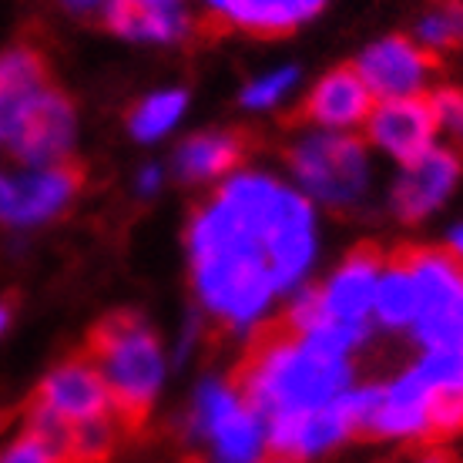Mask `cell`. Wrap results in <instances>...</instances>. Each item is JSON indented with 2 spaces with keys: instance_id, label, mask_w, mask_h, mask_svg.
Here are the masks:
<instances>
[{
  "instance_id": "obj_1",
  "label": "cell",
  "mask_w": 463,
  "mask_h": 463,
  "mask_svg": "<svg viewBox=\"0 0 463 463\" xmlns=\"http://www.w3.org/2000/svg\"><path fill=\"white\" fill-rule=\"evenodd\" d=\"M279 188L269 175L232 172L188 229L198 299L232 333H252L279 296L266 252Z\"/></svg>"
},
{
  "instance_id": "obj_2",
  "label": "cell",
  "mask_w": 463,
  "mask_h": 463,
  "mask_svg": "<svg viewBox=\"0 0 463 463\" xmlns=\"http://www.w3.org/2000/svg\"><path fill=\"white\" fill-rule=\"evenodd\" d=\"M232 383L245 403L269 423L286 413L333 403L349 386H356V373L349 356L329 353L309 339L286 333L282 326H272L249 346Z\"/></svg>"
},
{
  "instance_id": "obj_3",
  "label": "cell",
  "mask_w": 463,
  "mask_h": 463,
  "mask_svg": "<svg viewBox=\"0 0 463 463\" xmlns=\"http://www.w3.org/2000/svg\"><path fill=\"white\" fill-rule=\"evenodd\" d=\"M88 356L105 380L118 417L138 423L165 383V349L148 323L131 313L108 316L91 333Z\"/></svg>"
},
{
  "instance_id": "obj_4",
  "label": "cell",
  "mask_w": 463,
  "mask_h": 463,
  "mask_svg": "<svg viewBox=\"0 0 463 463\" xmlns=\"http://www.w3.org/2000/svg\"><path fill=\"white\" fill-rule=\"evenodd\" d=\"M289 168L302 195L329 209H353L370 192V151L356 135L313 128L292 141Z\"/></svg>"
},
{
  "instance_id": "obj_5",
  "label": "cell",
  "mask_w": 463,
  "mask_h": 463,
  "mask_svg": "<svg viewBox=\"0 0 463 463\" xmlns=\"http://www.w3.org/2000/svg\"><path fill=\"white\" fill-rule=\"evenodd\" d=\"M376 403H380V383H366V386H349L333 403L269 420V457L306 463L336 450L353 433H366Z\"/></svg>"
},
{
  "instance_id": "obj_6",
  "label": "cell",
  "mask_w": 463,
  "mask_h": 463,
  "mask_svg": "<svg viewBox=\"0 0 463 463\" xmlns=\"http://www.w3.org/2000/svg\"><path fill=\"white\" fill-rule=\"evenodd\" d=\"M192 433L205 440L212 463H262L269 457V423L235 383L202 380L192 400Z\"/></svg>"
},
{
  "instance_id": "obj_7",
  "label": "cell",
  "mask_w": 463,
  "mask_h": 463,
  "mask_svg": "<svg viewBox=\"0 0 463 463\" xmlns=\"http://www.w3.org/2000/svg\"><path fill=\"white\" fill-rule=\"evenodd\" d=\"M403 259L420 289L417 319L410 326L417 343L423 349L463 343V262L443 249H413Z\"/></svg>"
},
{
  "instance_id": "obj_8",
  "label": "cell",
  "mask_w": 463,
  "mask_h": 463,
  "mask_svg": "<svg viewBox=\"0 0 463 463\" xmlns=\"http://www.w3.org/2000/svg\"><path fill=\"white\" fill-rule=\"evenodd\" d=\"M78 165H51L21 175L0 172V225H41L68 209L81 192Z\"/></svg>"
},
{
  "instance_id": "obj_9",
  "label": "cell",
  "mask_w": 463,
  "mask_h": 463,
  "mask_svg": "<svg viewBox=\"0 0 463 463\" xmlns=\"http://www.w3.org/2000/svg\"><path fill=\"white\" fill-rule=\"evenodd\" d=\"M353 68L370 88L373 101L423 98L433 78V54H427L410 37H383L363 51V58Z\"/></svg>"
},
{
  "instance_id": "obj_10",
  "label": "cell",
  "mask_w": 463,
  "mask_h": 463,
  "mask_svg": "<svg viewBox=\"0 0 463 463\" xmlns=\"http://www.w3.org/2000/svg\"><path fill=\"white\" fill-rule=\"evenodd\" d=\"M74 131H78V121H74L71 98L58 88H47L37 98V105L27 111L7 148L27 168H51V165L68 162L74 148Z\"/></svg>"
},
{
  "instance_id": "obj_11",
  "label": "cell",
  "mask_w": 463,
  "mask_h": 463,
  "mask_svg": "<svg viewBox=\"0 0 463 463\" xmlns=\"http://www.w3.org/2000/svg\"><path fill=\"white\" fill-rule=\"evenodd\" d=\"M463 172L460 155L443 145H433L420 158L406 162L390 188V209L403 222L427 219L430 212H437L450 198Z\"/></svg>"
},
{
  "instance_id": "obj_12",
  "label": "cell",
  "mask_w": 463,
  "mask_h": 463,
  "mask_svg": "<svg viewBox=\"0 0 463 463\" xmlns=\"http://www.w3.org/2000/svg\"><path fill=\"white\" fill-rule=\"evenodd\" d=\"M34 403L51 410L54 417H61L71 427L115 413L111 393H108L105 380H101V373H98V366H94V359L88 353L64 359L61 366L47 373L44 383L37 386Z\"/></svg>"
},
{
  "instance_id": "obj_13",
  "label": "cell",
  "mask_w": 463,
  "mask_h": 463,
  "mask_svg": "<svg viewBox=\"0 0 463 463\" xmlns=\"http://www.w3.org/2000/svg\"><path fill=\"white\" fill-rule=\"evenodd\" d=\"M363 128H366V138L373 148L396 158L400 165L413 162L437 145V128H433L427 98L376 101Z\"/></svg>"
},
{
  "instance_id": "obj_14",
  "label": "cell",
  "mask_w": 463,
  "mask_h": 463,
  "mask_svg": "<svg viewBox=\"0 0 463 463\" xmlns=\"http://www.w3.org/2000/svg\"><path fill=\"white\" fill-rule=\"evenodd\" d=\"M386 266L376 249H356L343 259V266L319 286L323 309L333 323L343 326H370L373 299H376V282Z\"/></svg>"
},
{
  "instance_id": "obj_15",
  "label": "cell",
  "mask_w": 463,
  "mask_h": 463,
  "mask_svg": "<svg viewBox=\"0 0 463 463\" xmlns=\"http://www.w3.org/2000/svg\"><path fill=\"white\" fill-rule=\"evenodd\" d=\"M373 94L356 74V68H333L323 74L302 105V121L316 131L349 135L353 128L366 125L373 111Z\"/></svg>"
},
{
  "instance_id": "obj_16",
  "label": "cell",
  "mask_w": 463,
  "mask_h": 463,
  "mask_svg": "<svg viewBox=\"0 0 463 463\" xmlns=\"http://www.w3.org/2000/svg\"><path fill=\"white\" fill-rule=\"evenodd\" d=\"M430 403L433 390L413 366L380 386V403L373 410L366 433L383 440H420L430 437Z\"/></svg>"
},
{
  "instance_id": "obj_17",
  "label": "cell",
  "mask_w": 463,
  "mask_h": 463,
  "mask_svg": "<svg viewBox=\"0 0 463 463\" xmlns=\"http://www.w3.org/2000/svg\"><path fill=\"white\" fill-rule=\"evenodd\" d=\"M51 88L44 54L37 47H11L0 54V145L7 148L27 111Z\"/></svg>"
},
{
  "instance_id": "obj_18",
  "label": "cell",
  "mask_w": 463,
  "mask_h": 463,
  "mask_svg": "<svg viewBox=\"0 0 463 463\" xmlns=\"http://www.w3.org/2000/svg\"><path fill=\"white\" fill-rule=\"evenodd\" d=\"M105 24L128 41L175 44L192 34V14L185 4H145V0H105Z\"/></svg>"
},
{
  "instance_id": "obj_19",
  "label": "cell",
  "mask_w": 463,
  "mask_h": 463,
  "mask_svg": "<svg viewBox=\"0 0 463 463\" xmlns=\"http://www.w3.org/2000/svg\"><path fill=\"white\" fill-rule=\"evenodd\" d=\"M245 141L232 131H209L188 138L182 148L175 151V175L182 182H215L229 178L235 165L242 162Z\"/></svg>"
},
{
  "instance_id": "obj_20",
  "label": "cell",
  "mask_w": 463,
  "mask_h": 463,
  "mask_svg": "<svg viewBox=\"0 0 463 463\" xmlns=\"http://www.w3.org/2000/svg\"><path fill=\"white\" fill-rule=\"evenodd\" d=\"M326 0H225L219 21H229L249 34H286L313 14L323 11Z\"/></svg>"
},
{
  "instance_id": "obj_21",
  "label": "cell",
  "mask_w": 463,
  "mask_h": 463,
  "mask_svg": "<svg viewBox=\"0 0 463 463\" xmlns=\"http://www.w3.org/2000/svg\"><path fill=\"white\" fill-rule=\"evenodd\" d=\"M420 309L417 279L410 272L403 255L390 259L376 282V299H373V319L386 329H410Z\"/></svg>"
},
{
  "instance_id": "obj_22",
  "label": "cell",
  "mask_w": 463,
  "mask_h": 463,
  "mask_svg": "<svg viewBox=\"0 0 463 463\" xmlns=\"http://www.w3.org/2000/svg\"><path fill=\"white\" fill-rule=\"evenodd\" d=\"M185 105H188L185 91L148 94V98L131 111L128 128H131V135H135L138 141H158V138H165L178 121H182Z\"/></svg>"
},
{
  "instance_id": "obj_23",
  "label": "cell",
  "mask_w": 463,
  "mask_h": 463,
  "mask_svg": "<svg viewBox=\"0 0 463 463\" xmlns=\"http://www.w3.org/2000/svg\"><path fill=\"white\" fill-rule=\"evenodd\" d=\"M413 41L427 54L463 44V0H437L417 21V37Z\"/></svg>"
},
{
  "instance_id": "obj_24",
  "label": "cell",
  "mask_w": 463,
  "mask_h": 463,
  "mask_svg": "<svg viewBox=\"0 0 463 463\" xmlns=\"http://www.w3.org/2000/svg\"><path fill=\"white\" fill-rule=\"evenodd\" d=\"M125 420L118 413H108V417L88 420V423H78L71 427V463H98L105 460L108 453L115 450L118 440V427Z\"/></svg>"
},
{
  "instance_id": "obj_25",
  "label": "cell",
  "mask_w": 463,
  "mask_h": 463,
  "mask_svg": "<svg viewBox=\"0 0 463 463\" xmlns=\"http://www.w3.org/2000/svg\"><path fill=\"white\" fill-rule=\"evenodd\" d=\"M413 370L430 383L433 393H463V343L443 349H423Z\"/></svg>"
},
{
  "instance_id": "obj_26",
  "label": "cell",
  "mask_w": 463,
  "mask_h": 463,
  "mask_svg": "<svg viewBox=\"0 0 463 463\" xmlns=\"http://www.w3.org/2000/svg\"><path fill=\"white\" fill-rule=\"evenodd\" d=\"M433 128H437V145L457 151L463 158V91L457 88H440L427 94Z\"/></svg>"
},
{
  "instance_id": "obj_27",
  "label": "cell",
  "mask_w": 463,
  "mask_h": 463,
  "mask_svg": "<svg viewBox=\"0 0 463 463\" xmlns=\"http://www.w3.org/2000/svg\"><path fill=\"white\" fill-rule=\"evenodd\" d=\"M296 68H279V71H269L262 78H255L249 88L242 91V105L245 108H276L286 94L292 91V84H296Z\"/></svg>"
},
{
  "instance_id": "obj_28",
  "label": "cell",
  "mask_w": 463,
  "mask_h": 463,
  "mask_svg": "<svg viewBox=\"0 0 463 463\" xmlns=\"http://www.w3.org/2000/svg\"><path fill=\"white\" fill-rule=\"evenodd\" d=\"M0 463H71L61 453H54L47 443H41L34 433L17 427L7 440H0Z\"/></svg>"
},
{
  "instance_id": "obj_29",
  "label": "cell",
  "mask_w": 463,
  "mask_h": 463,
  "mask_svg": "<svg viewBox=\"0 0 463 463\" xmlns=\"http://www.w3.org/2000/svg\"><path fill=\"white\" fill-rule=\"evenodd\" d=\"M463 430V393H433L430 437H450Z\"/></svg>"
},
{
  "instance_id": "obj_30",
  "label": "cell",
  "mask_w": 463,
  "mask_h": 463,
  "mask_svg": "<svg viewBox=\"0 0 463 463\" xmlns=\"http://www.w3.org/2000/svg\"><path fill=\"white\" fill-rule=\"evenodd\" d=\"M138 185H141V192H155V188L162 185V168H155V165H148V168H141Z\"/></svg>"
},
{
  "instance_id": "obj_31",
  "label": "cell",
  "mask_w": 463,
  "mask_h": 463,
  "mask_svg": "<svg viewBox=\"0 0 463 463\" xmlns=\"http://www.w3.org/2000/svg\"><path fill=\"white\" fill-rule=\"evenodd\" d=\"M61 4L74 14H91V11H101V7H105V0H61Z\"/></svg>"
},
{
  "instance_id": "obj_32",
  "label": "cell",
  "mask_w": 463,
  "mask_h": 463,
  "mask_svg": "<svg viewBox=\"0 0 463 463\" xmlns=\"http://www.w3.org/2000/svg\"><path fill=\"white\" fill-rule=\"evenodd\" d=\"M447 252L463 262V225H457V229L450 232V249H447Z\"/></svg>"
},
{
  "instance_id": "obj_33",
  "label": "cell",
  "mask_w": 463,
  "mask_h": 463,
  "mask_svg": "<svg viewBox=\"0 0 463 463\" xmlns=\"http://www.w3.org/2000/svg\"><path fill=\"white\" fill-rule=\"evenodd\" d=\"M413 463H450V457H447V453H440V450H427V453H420Z\"/></svg>"
},
{
  "instance_id": "obj_34",
  "label": "cell",
  "mask_w": 463,
  "mask_h": 463,
  "mask_svg": "<svg viewBox=\"0 0 463 463\" xmlns=\"http://www.w3.org/2000/svg\"><path fill=\"white\" fill-rule=\"evenodd\" d=\"M7 319H11V313H7V306H0V333H4V326H7Z\"/></svg>"
},
{
  "instance_id": "obj_35",
  "label": "cell",
  "mask_w": 463,
  "mask_h": 463,
  "mask_svg": "<svg viewBox=\"0 0 463 463\" xmlns=\"http://www.w3.org/2000/svg\"><path fill=\"white\" fill-rule=\"evenodd\" d=\"M145 4H178V0H145Z\"/></svg>"
},
{
  "instance_id": "obj_36",
  "label": "cell",
  "mask_w": 463,
  "mask_h": 463,
  "mask_svg": "<svg viewBox=\"0 0 463 463\" xmlns=\"http://www.w3.org/2000/svg\"><path fill=\"white\" fill-rule=\"evenodd\" d=\"M262 463H289V460H279V457H266Z\"/></svg>"
}]
</instances>
